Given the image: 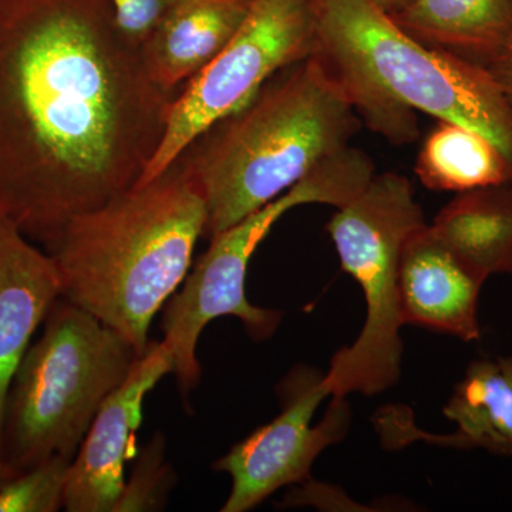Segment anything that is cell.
<instances>
[{"label": "cell", "instance_id": "1", "mask_svg": "<svg viewBox=\"0 0 512 512\" xmlns=\"http://www.w3.org/2000/svg\"><path fill=\"white\" fill-rule=\"evenodd\" d=\"M174 99L111 0H0V212L46 248L138 183Z\"/></svg>", "mask_w": 512, "mask_h": 512}, {"label": "cell", "instance_id": "2", "mask_svg": "<svg viewBox=\"0 0 512 512\" xmlns=\"http://www.w3.org/2000/svg\"><path fill=\"white\" fill-rule=\"evenodd\" d=\"M207 208L180 163L67 222L46 252L62 296L116 330L138 355L187 278Z\"/></svg>", "mask_w": 512, "mask_h": 512}, {"label": "cell", "instance_id": "3", "mask_svg": "<svg viewBox=\"0 0 512 512\" xmlns=\"http://www.w3.org/2000/svg\"><path fill=\"white\" fill-rule=\"evenodd\" d=\"M362 120L315 53L266 80L177 158L214 237L295 187L350 146Z\"/></svg>", "mask_w": 512, "mask_h": 512}, {"label": "cell", "instance_id": "4", "mask_svg": "<svg viewBox=\"0 0 512 512\" xmlns=\"http://www.w3.org/2000/svg\"><path fill=\"white\" fill-rule=\"evenodd\" d=\"M315 47L357 116L394 146L417 111L480 131L512 165V106L480 64L423 45L370 0H313Z\"/></svg>", "mask_w": 512, "mask_h": 512}, {"label": "cell", "instance_id": "5", "mask_svg": "<svg viewBox=\"0 0 512 512\" xmlns=\"http://www.w3.org/2000/svg\"><path fill=\"white\" fill-rule=\"evenodd\" d=\"M138 356L116 330L56 299L10 386L0 460L18 471L53 457L73 461L101 404Z\"/></svg>", "mask_w": 512, "mask_h": 512}, {"label": "cell", "instance_id": "6", "mask_svg": "<svg viewBox=\"0 0 512 512\" xmlns=\"http://www.w3.org/2000/svg\"><path fill=\"white\" fill-rule=\"evenodd\" d=\"M375 174L372 158L348 146L323 160L281 197L211 238L183 288L165 303L161 319L163 342L173 355V373L184 399L200 383L198 339L211 320L234 316L255 340L271 338L281 325L284 313L252 305L245 293L249 262L276 222L301 205L325 204L338 210Z\"/></svg>", "mask_w": 512, "mask_h": 512}, {"label": "cell", "instance_id": "7", "mask_svg": "<svg viewBox=\"0 0 512 512\" xmlns=\"http://www.w3.org/2000/svg\"><path fill=\"white\" fill-rule=\"evenodd\" d=\"M426 225L414 188L403 174H375L328 224L343 271L362 288L366 319L353 345L330 360V396H375L399 382L403 326L399 301L400 258L407 239Z\"/></svg>", "mask_w": 512, "mask_h": 512}, {"label": "cell", "instance_id": "8", "mask_svg": "<svg viewBox=\"0 0 512 512\" xmlns=\"http://www.w3.org/2000/svg\"><path fill=\"white\" fill-rule=\"evenodd\" d=\"M313 47V0H252L231 42L175 96L163 140L136 185L163 174L195 138L279 70L311 56Z\"/></svg>", "mask_w": 512, "mask_h": 512}, {"label": "cell", "instance_id": "9", "mask_svg": "<svg viewBox=\"0 0 512 512\" xmlns=\"http://www.w3.org/2000/svg\"><path fill=\"white\" fill-rule=\"evenodd\" d=\"M281 412L252 431L224 457L214 461L217 473L231 477L232 488L222 512H247L286 485L301 484L326 447L348 433L350 412L345 397H333L318 426H312L319 404L330 396L325 375L296 366L276 387Z\"/></svg>", "mask_w": 512, "mask_h": 512}, {"label": "cell", "instance_id": "10", "mask_svg": "<svg viewBox=\"0 0 512 512\" xmlns=\"http://www.w3.org/2000/svg\"><path fill=\"white\" fill-rule=\"evenodd\" d=\"M174 372V359L163 340H150L130 373L101 404L82 446L70 463L64 510L114 512L123 493L124 466L134 453L147 394Z\"/></svg>", "mask_w": 512, "mask_h": 512}, {"label": "cell", "instance_id": "11", "mask_svg": "<svg viewBox=\"0 0 512 512\" xmlns=\"http://www.w3.org/2000/svg\"><path fill=\"white\" fill-rule=\"evenodd\" d=\"M485 279L441 242L429 224L404 245L399 266L403 325L421 326L474 342L481 338L478 301Z\"/></svg>", "mask_w": 512, "mask_h": 512}, {"label": "cell", "instance_id": "12", "mask_svg": "<svg viewBox=\"0 0 512 512\" xmlns=\"http://www.w3.org/2000/svg\"><path fill=\"white\" fill-rule=\"evenodd\" d=\"M60 296L53 259L0 212V453L10 386L30 340Z\"/></svg>", "mask_w": 512, "mask_h": 512}, {"label": "cell", "instance_id": "13", "mask_svg": "<svg viewBox=\"0 0 512 512\" xmlns=\"http://www.w3.org/2000/svg\"><path fill=\"white\" fill-rule=\"evenodd\" d=\"M252 0H178L141 43L151 82L177 96L215 59L247 18Z\"/></svg>", "mask_w": 512, "mask_h": 512}, {"label": "cell", "instance_id": "14", "mask_svg": "<svg viewBox=\"0 0 512 512\" xmlns=\"http://www.w3.org/2000/svg\"><path fill=\"white\" fill-rule=\"evenodd\" d=\"M446 419L456 424L454 433L433 436L410 427L414 433L389 434L394 446L424 440L460 450L490 451L512 458V356L474 360L454 387L444 407ZM390 444V446H393Z\"/></svg>", "mask_w": 512, "mask_h": 512}, {"label": "cell", "instance_id": "15", "mask_svg": "<svg viewBox=\"0 0 512 512\" xmlns=\"http://www.w3.org/2000/svg\"><path fill=\"white\" fill-rule=\"evenodd\" d=\"M392 19L423 45L487 67L512 37V0H417Z\"/></svg>", "mask_w": 512, "mask_h": 512}, {"label": "cell", "instance_id": "16", "mask_svg": "<svg viewBox=\"0 0 512 512\" xmlns=\"http://www.w3.org/2000/svg\"><path fill=\"white\" fill-rule=\"evenodd\" d=\"M474 274H512V183L461 192L430 225Z\"/></svg>", "mask_w": 512, "mask_h": 512}, {"label": "cell", "instance_id": "17", "mask_svg": "<svg viewBox=\"0 0 512 512\" xmlns=\"http://www.w3.org/2000/svg\"><path fill=\"white\" fill-rule=\"evenodd\" d=\"M414 171L429 190L457 194L512 183V165L497 144L474 128L446 120L424 138Z\"/></svg>", "mask_w": 512, "mask_h": 512}, {"label": "cell", "instance_id": "18", "mask_svg": "<svg viewBox=\"0 0 512 512\" xmlns=\"http://www.w3.org/2000/svg\"><path fill=\"white\" fill-rule=\"evenodd\" d=\"M70 463L69 458L53 457L20 471L0 487V512L59 511Z\"/></svg>", "mask_w": 512, "mask_h": 512}, {"label": "cell", "instance_id": "19", "mask_svg": "<svg viewBox=\"0 0 512 512\" xmlns=\"http://www.w3.org/2000/svg\"><path fill=\"white\" fill-rule=\"evenodd\" d=\"M164 448L161 434L143 448L114 512L163 510L175 485L173 467L164 461Z\"/></svg>", "mask_w": 512, "mask_h": 512}, {"label": "cell", "instance_id": "20", "mask_svg": "<svg viewBox=\"0 0 512 512\" xmlns=\"http://www.w3.org/2000/svg\"><path fill=\"white\" fill-rule=\"evenodd\" d=\"M178 0H111L124 36L140 47Z\"/></svg>", "mask_w": 512, "mask_h": 512}, {"label": "cell", "instance_id": "21", "mask_svg": "<svg viewBox=\"0 0 512 512\" xmlns=\"http://www.w3.org/2000/svg\"><path fill=\"white\" fill-rule=\"evenodd\" d=\"M485 69L491 74L498 89L512 106V37Z\"/></svg>", "mask_w": 512, "mask_h": 512}, {"label": "cell", "instance_id": "22", "mask_svg": "<svg viewBox=\"0 0 512 512\" xmlns=\"http://www.w3.org/2000/svg\"><path fill=\"white\" fill-rule=\"evenodd\" d=\"M377 8L382 9L387 15L393 16L410 8L417 0H370Z\"/></svg>", "mask_w": 512, "mask_h": 512}, {"label": "cell", "instance_id": "23", "mask_svg": "<svg viewBox=\"0 0 512 512\" xmlns=\"http://www.w3.org/2000/svg\"><path fill=\"white\" fill-rule=\"evenodd\" d=\"M18 473H20V471L15 470V468L6 464L5 461L0 460V487H2L6 481H9L10 478L15 477Z\"/></svg>", "mask_w": 512, "mask_h": 512}]
</instances>
